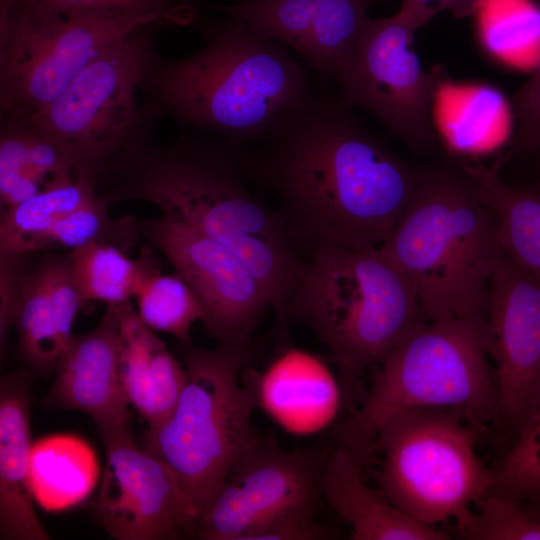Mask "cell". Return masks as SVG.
<instances>
[{
	"mask_svg": "<svg viewBox=\"0 0 540 540\" xmlns=\"http://www.w3.org/2000/svg\"><path fill=\"white\" fill-rule=\"evenodd\" d=\"M249 146L236 149L244 174L276 199L305 261L329 247H380L421 175L317 85Z\"/></svg>",
	"mask_w": 540,
	"mask_h": 540,
	"instance_id": "cell-1",
	"label": "cell"
},
{
	"mask_svg": "<svg viewBox=\"0 0 540 540\" xmlns=\"http://www.w3.org/2000/svg\"><path fill=\"white\" fill-rule=\"evenodd\" d=\"M151 135L97 173L96 191L110 204L149 202L235 251L262 285L284 330L289 300L308 261L293 250L278 210L249 190L236 149L224 141L185 129L166 144Z\"/></svg>",
	"mask_w": 540,
	"mask_h": 540,
	"instance_id": "cell-2",
	"label": "cell"
},
{
	"mask_svg": "<svg viewBox=\"0 0 540 540\" xmlns=\"http://www.w3.org/2000/svg\"><path fill=\"white\" fill-rule=\"evenodd\" d=\"M205 40L194 55L161 57L155 46L142 68V111L154 127L170 118L234 149L261 140L285 112L311 93V77L285 46L255 35L240 19L203 20Z\"/></svg>",
	"mask_w": 540,
	"mask_h": 540,
	"instance_id": "cell-3",
	"label": "cell"
},
{
	"mask_svg": "<svg viewBox=\"0 0 540 540\" xmlns=\"http://www.w3.org/2000/svg\"><path fill=\"white\" fill-rule=\"evenodd\" d=\"M380 250L412 283L426 320L485 318L501 247L495 219L460 163L421 168Z\"/></svg>",
	"mask_w": 540,
	"mask_h": 540,
	"instance_id": "cell-4",
	"label": "cell"
},
{
	"mask_svg": "<svg viewBox=\"0 0 540 540\" xmlns=\"http://www.w3.org/2000/svg\"><path fill=\"white\" fill-rule=\"evenodd\" d=\"M180 350L185 387L169 418L148 427L142 449L169 468L186 531H194L240 457L258 438L252 424L257 393L241 380L255 348L248 339L219 343L213 349L181 344Z\"/></svg>",
	"mask_w": 540,
	"mask_h": 540,
	"instance_id": "cell-5",
	"label": "cell"
},
{
	"mask_svg": "<svg viewBox=\"0 0 540 540\" xmlns=\"http://www.w3.org/2000/svg\"><path fill=\"white\" fill-rule=\"evenodd\" d=\"M289 319L328 348L348 396L426 320L412 283L379 247L316 252L289 300Z\"/></svg>",
	"mask_w": 540,
	"mask_h": 540,
	"instance_id": "cell-6",
	"label": "cell"
},
{
	"mask_svg": "<svg viewBox=\"0 0 540 540\" xmlns=\"http://www.w3.org/2000/svg\"><path fill=\"white\" fill-rule=\"evenodd\" d=\"M484 319L423 320L411 329L376 366L365 400L337 432V445L366 458L382 426L415 408L459 410L482 426L500 422Z\"/></svg>",
	"mask_w": 540,
	"mask_h": 540,
	"instance_id": "cell-7",
	"label": "cell"
},
{
	"mask_svg": "<svg viewBox=\"0 0 540 540\" xmlns=\"http://www.w3.org/2000/svg\"><path fill=\"white\" fill-rule=\"evenodd\" d=\"M465 413L415 408L390 418L371 454H382L379 491L413 520L431 527L461 521L490 491L493 472L476 453L482 429Z\"/></svg>",
	"mask_w": 540,
	"mask_h": 540,
	"instance_id": "cell-8",
	"label": "cell"
},
{
	"mask_svg": "<svg viewBox=\"0 0 540 540\" xmlns=\"http://www.w3.org/2000/svg\"><path fill=\"white\" fill-rule=\"evenodd\" d=\"M165 24L116 10L58 12L0 0V118L34 116L113 43L142 27Z\"/></svg>",
	"mask_w": 540,
	"mask_h": 540,
	"instance_id": "cell-9",
	"label": "cell"
},
{
	"mask_svg": "<svg viewBox=\"0 0 540 540\" xmlns=\"http://www.w3.org/2000/svg\"><path fill=\"white\" fill-rule=\"evenodd\" d=\"M156 27L113 43L52 102L23 120L56 145L75 176L92 181L112 158L152 132L136 92Z\"/></svg>",
	"mask_w": 540,
	"mask_h": 540,
	"instance_id": "cell-10",
	"label": "cell"
},
{
	"mask_svg": "<svg viewBox=\"0 0 540 540\" xmlns=\"http://www.w3.org/2000/svg\"><path fill=\"white\" fill-rule=\"evenodd\" d=\"M417 30L399 12L367 18L353 61L336 80L339 103L374 114L389 135L415 154H438L445 148L434 124L433 103L447 82L443 68L426 72L414 50Z\"/></svg>",
	"mask_w": 540,
	"mask_h": 540,
	"instance_id": "cell-11",
	"label": "cell"
},
{
	"mask_svg": "<svg viewBox=\"0 0 540 540\" xmlns=\"http://www.w3.org/2000/svg\"><path fill=\"white\" fill-rule=\"evenodd\" d=\"M329 451L287 450L258 438L197 520L207 540H246L260 527L295 512H314Z\"/></svg>",
	"mask_w": 540,
	"mask_h": 540,
	"instance_id": "cell-12",
	"label": "cell"
},
{
	"mask_svg": "<svg viewBox=\"0 0 540 540\" xmlns=\"http://www.w3.org/2000/svg\"><path fill=\"white\" fill-rule=\"evenodd\" d=\"M138 226L140 235L199 299L208 336L219 343L250 339L271 305L245 261L226 245L164 214L142 219Z\"/></svg>",
	"mask_w": 540,
	"mask_h": 540,
	"instance_id": "cell-13",
	"label": "cell"
},
{
	"mask_svg": "<svg viewBox=\"0 0 540 540\" xmlns=\"http://www.w3.org/2000/svg\"><path fill=\"white\" fill-rule=\"evenodd\" d=\"M484 320L499 389L500 423L516 434L540 406V278L502 250Z\"/></svg>",
	"mask_w": 540,
	"mask_h": 540,
	"instance_id": "cell-14",
	"label": "cell"
},
{
	"mask_svg": "<svg viewBox=\"0 0 540 540\" xmlns=\"http://www.w3.org/2000/svg\"><path fill=\"white\" fill-rule=\"evenodd\" d=\"M106 464L94 519L117 540H162L186 531L178 489L164 462L139 448L130 429H100Z\"/></svg>",
	"mask_w": 540,
	"mask_h": 540,
	"instance_id": "cell-15",
	"label": "cell"
},
{
	"mask_svg": "<svg viewBox=\"0 0 540 540\" xmlns=\"http://www.w3.org/2000/svg\"><path fill=\"white\" fill-rule=\"evenodd\" d=\"M383 0H257L207 5L242 20L259 38L293 50L318 76L351 65L371 6Z\"/></svg>",
	"mask_w": 540,
	"mask_h": 540,
	"instance_id": "cell-16",
	"label": "cell"
},
{
	"mask_svg": "<svg viewBox=\"0 0 540 540\" xmlns=\"http://www.w3.org/2000/svg\"><path fill=\"white\" fill-rule=\"evenodd\" d=\"M46 402L86 413L100 429L129 427L128 397L120 376L118 317L107 305L99 324L73 335L55 365Z\"/></svg>",
	"mask_w": 540,
	"mask_h": 540,
	"instance_id": "cell-17",
	"label": "cell"
},
{
	"mask_svg": "<svg viewBox=\"0 0 540 540\" xmlns=\"http://www.w3.org/2000/svg\"><path fill=\"white\" fill-rule=\"evenodd\" d=\"M82 303L70 253H47L26 269L14 326L18 352L30 370L48 376L55 369Z\"/></svg>",
	"mask_w": 540,
	"mask_h": 540,
	"instance_id": "cell-18",
	"label": "cell"
},
{
	"mask_svg": "<svg viewBox=\"0 0 540 540\" xmlns=\"http://www.w3.org/2000/svg\"><path fill=\"white\" fill-rule=\"evenodd\" d=\"M29 375L22 369L0 382V539L48 540L29 485L32 447Z\"/></svg>",
	"mask_w": 540,
	"mask_h": 540,
	"instance_id": "cell-19",
	"label": "cell"
},
{
	"mask_svg": "<svg viewBox=\"0 0 540 540\" xmlns=\"http://www.w3.org/2000/svg\"><path fill=\"white\" fill-rule=\"evenodd\" d=\"M120 376L130 405L156 427L169 418L186 384L184 365L133 309L115 306Z\"/></svg>",
	"mask_w": 540,
	"mask_h": 540,
	"instance_id": "cell-20",
	"label": "cell"
},
{
	"mask_svg": "<svg viewBox=\"0 0 540 540\" xmlns=\"http://www.w3.org/2000/svg\"><path fill=\"white\" fill-rule=\"evenodd\" d=\"M359 459L337 445L328 452L321 494L336 514L352 528L354 540H446L449 536L421 524L393 506L363 480Z\"/></svg>",
	"mask_w": 540,
	"mask_h": 540,
	"instance_id": "cell-21",
	"label": "cell"
},
{
	"mask_svg": "<svg viewBox=\"0 0 540 540\" xmlns=\"http://www.w3.org/2000/svg\"><path fill=\"white\" fill-rule=\"evenodd\" d=\"M503 155L491 164L460 161L477 195L492 213L502 251L519 267L540 278V187L519 189L500 176Z\"/></svg>",
	"mask_w": 540,
	"mask_h": 540,
	"instance_id": "cell-22",
	"label": "cell"
},
{
	"mask_svg": "<svg viewBox=\"0 0 540 540\" xmlns=\"http://www.w3.org/2000/svg\"><path fill=\"white\" fill-rule=\"evenodd\" d=\"M100 466L93 448L73 434H52L32 443L29 485L33 500L47 512L83 502L93 491Z\"/></svg>",
	"mask_w": 540,
	"mask_h": 540,
	"instance_id": "cell-23",
	"label": "cell"
},
{
	"mask_svg": "<svg viewBox=\"0 0 540 540\" xmlns=\"http://www.w3.org/2000/svg\"><path fill=\"white\" fill-rule=\"evenodd\" d=\"M147 250L132 259L120 247L93 242L70 251L74 279L82 302L119 306L135 298L148 275L159 270Z\"/></svg>",
	"mask_w": 540,
	"mask_h": 540,
	"instance_id": "cell-24",
	"label": "cell"
},
{
	"mask_svg": "<svg viewBox=\"0 0 540 540\" xmlns=\"http://www.w3.org/2000/svg\"><path fill=\"white\" fill-rule=\"evenodd\" d=\"M98 194L90 178L76 176L6 208L0 222V253H26L34 239Z\"/></svg>",
	"mask_w": 540,
	"mask_h": 540,
	"instance_id": "cell-25",
	"label": "cell"
},
{
	"mask_svg": "<svg viewBox=\"0 0 540 540\" xmlns=\"http://www.w3.org/2000/svg\"><path fill=\"white\" fill-rule=\"evenodd\" d=\"M108 200L98 196L66 215L45 233L34 239L26 253L41 250L75 249L93 242L114 244L129 252L141 236L133 217L113 218Z\"/></svg>",
	"mask_w": 540,
	"mask_h": 540,
	"instance_id": "cell-26",
	"label": "cell"
},
{
	"mask_svg": "<svg viewBox=\"0 0 540 540\" xmlns=\"http://www.w3.org/2000/svg\"><path fill=\"white\" fill-rule=\"evenodd\" d=\"M135 299L137 313L150 329L168 333L181 344L192 343V325L197 321L202 323L204 310L195 293L176 272L151 273Z\"/></svg>",
	"mask_w": 540,
	"mask_h": 540,
	"instance_id": "cell-27",
	"label": "cell"
},
{
	"mask_svg": "<svg viewBox=\"0 0 540 540\" xmlns=\"http://www.w3.org/2000/svg\"><path fill=\"white\" fill-rule=\"evenodd\" d=\"M460 535L471 540H540V522L520 500L488 492L456 523Z\"/></svg>",
	"mask_w": 540,
	"mask_h": 540,
	"instance_id": "cell-28",
	"label": "cell"
},
{
	"mask_svg": "<svg viewBox=\"0 0 540 540\" xmlns=\"http://www.w3.org/2000/svg\"><path fill=\"white\" fill-rule=\"evenodd\" d=\"M493 472L491 493L517 500L540 496V406L515 434Z\"/></svg>",
	"mask_w": 540,
	"mask_h": 540,
	"instance_id": "cell-29",
	"label": "cell"
},
{
	"mask_svg": "<svg viewBox=\"0 0 540 540\" xmlns=\"http://www.w3.org/2000/svg\"><path fill=\"white\" fill-rule=\"evenodd\" d=\"M31 138L26 122L0 118V201L5 207L25 202L44 190L30 171Z\"/></svg>",
	"mask_w": 540,
	"mask_h": 540,
	"instance_id": "cell-30",
	"label": "cell"
},
{
	"mask_svg": "<svg viewBox=\"0 0 540 540\" xmlns=\"http://www.w3.org/2000/svg\"><path fill=\"white\" fill-rule=\"evenodd\" d=\"M47 9L64 12L80 9H108L154 16L166 24L186 25L196 16L195 0H24Z\"/></svg>",
	"mask_w": 540,
	"mask_h": 540,
	"instance_id": "cell-31",
	"label": "cell"
},
{
	"mask_svg": "<svg viewBox=\"0 0 540 540\" xmlns=\"http://www.w3.org/2000/svg\"><path fill=\"white\" fill-rule=\"evenodd\" d=\"M515 128L509 137L513 153H530L540 150V60L527 82L514 94Z\"/></svg>",
	"mask_w": 540,
	"mask_h": 540,
	"instance_id": "cell-32",
	"label": "cell"
},
{
	"mask_svg": "<svg viewBox=\"0 0 540 540\" xmlns=\"http://www.w3.org/2000/svg\"><path fill=\"white\" fill-rule=\"evenodd\" d=\"M30 253H0V343L1 350L15 318L22 277Z\"/></svg>",
	"mask_w": 540,
	"mask_h": 540,
	"instance_id": "cell-33",
	"label": "cell"
},
{
	"mask_svg": "<svg viewBox=\"0 0 540 540\" xmlns=\"http://www.w3.org/2000/svg\"><path fill=\"white\" fill-rule=\"evenodd\" d=\"M313 512L284 515L252 532L246 540H317L329 536L327 529L314 522Z\"/></svg>",
	"mask_w": 540,
	"mask_h": 540,
	"instance_id": "cell-34",
	"label": "cell"
},
{
	"mask_svg": "<svg viewBox=\"0 0 540 540\" xmlns=\"http://www.w3.org/2000/svg\"><path fill=\"white\" fill-rule=\"evenodd\" d=\"M482 2L483 0H402L398 12L418 30L446 10L457 18L474 15Z\"/></svg>",
	"mask_w": 540,
	"mask_h": 540,
	"instance_id": "cell-35",
	"label": "cell"
},
{
	"mask_svg": "<svg viewBox=\"0 0 540 540\" xmlns=\"http://www.w3.org/2000/svg\"><path fill=\"white\" fill-rule=\"evenodd\" d=\"M529 507L523 506L525 510L537 521L540 522V496L528 498Z\"/></svg>",
	"mask_w": 540,
	"mask_h": 540,
	"instance_id": "cell-36",
	"label": "cell"
},
{
	"mask_svg": "<svg viewBox=\"0 0 540 540\" xmlns=\"http://www.w3.org/2000/svg\"><path fill=\"white\" fill-rule=\"evenodd\" d=\"M241 2H251V1H257V0H240Z\"/></svg>",
	"mask_w": 540,
	"mask_h": 540,
	"instance_id": "cell-37",
	"label": "cell"
}]
</instances>
